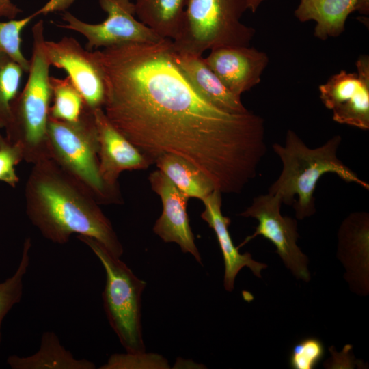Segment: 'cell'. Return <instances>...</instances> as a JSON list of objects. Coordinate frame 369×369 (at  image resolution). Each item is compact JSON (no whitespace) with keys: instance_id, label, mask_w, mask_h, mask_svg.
Wrapping results in <instances>:
<instances>
[{"instance_id":"obj_1","label":"cell","mask_w":369,"mask_h":369,"mask_svg":"<svg viewBox=\"0 0 369 369\" xmlns=\"http://www.w3.org/2000/svg\"><path fill=\"white\" fill-rule=\"evenodd\" d=\"M172 40L92 51L105 90L102 109L150 165L166 154L187 161L221 193H239L266 153L264 122L203 98L175 64Z\"/></svg>"},{"instance_id":"obj_2","label":"cell","mask_w":369,"mask_h":369,"mask_svg":"<svg viewBox=\"0 0 369 369\" xmlns=\"http://www.w3.org/2000/svg\"><path fill=\"white\" fill-rule=\"evenodd\" d=\"M24 195L26 214L46 239L62 245L72 234L89 236L115 256L122 255V245L99 204L53 160L33 164Z\"/></svg>"},{"instance_id":"obj_3","label":"cell","mask_w":369,"mask_h":369,"mask_svg":"<svg viewBox=\"0 0 369 369\" xmlns=\"http://www.w3.org/2000/svg\"><path fill=\"white\" fill-rule=\"evenodd\" d=\"M341 141L337 135L320 147L310 148L295 131L288 130L284 146H272L281 159L282 170L268 193L280 197L285 204H293L297 219H303L316 212L314 193L324 174H335L346 182L368 190L369 184L338 158Z\"/></svg>"},{"instance_id":"obj_4","label":"cell","mask_w":369,"mask_h":369,"mask_svg":"<svg viewBox=\"0 0 369 369\" xmlns=\"http://www.w3.org/2000/svg\"><path fill=\"white\" fill-rule=\"evenodd\" d=\"M44 21L32 27L33 50L27 82L11 105V115L5 137L22 147L23 160L32 165L50 158L47 143L52 91L51 64L44 50Z\"/></svg>"},{"instance_id":"obj_5","label":"cell","mask_w":369,"mask_h":369,"mask_svg":"<svg viewBox=\"0 0 369 369\" xmlns=\"http://www.w3.org/2000/svg\"><path fill=\"white\" fill-rule=\"evenodd\" d=\"M175 51L197 56L207 50L247 46L256 30L241 22L247 0H186Z\"/></svg>"},{"instance_id":"obj_6","label":"cell","mask_w":369,"mask_h":369,"mask_svg":"<svg viewBox=\"0 0 369 369\" xmlns=\"http://www.w3.org/2000/svg\"><path fill=\"white\" fill-rule=\"evenodd\" d=\"M47 143L51 159L86 189L99 204L122 201L100 176L98 132L91 109L85 105L80 118L74 122L49 117Z\"/></svg>"},{"instance_id":"obj_7","label":"cell","mask_w":369,"mask_h":369,"mask_svg":"<svg viewBox=\"0 0 369 369\" xmlns=\"http://www.w3.org/2000/svg\"><path fill=\"white\" fill-rule=\"evenodd\" d=\"M96 256L106 275L102 293L109 323L126 352L146 351L141 325V295L146 282L96 239L77 236Z\"/></svg>"},{"instance_id":"obj_8","label":"cell","mask_w":369,"mask_h":369,"mask_svg":"<svg viewBox=\"0 0 369 369\" xmlns=\"http://www.w3.org/2000/svg\"><path fill=\"white\" fill-rule=\"evenodd\" d=\"M107 17L100 23L84 22L69 12L62 16L59 27L76 31L87 40L86 49L106 48L128 43H150L163 39L135 17L130 0H98Z\"/></svg>"},{"instance_id":"obj_9","label":"cell","mask_w":369,"mask_h":369,"mask_svg":"<svg viewBox=\"0 0 369 369\" xmlns=\"http://www.w3.org/2000/svg\"><path fill=\"white\" fill-rule=\"evenodd\" d=\"M282 204L280 197L269 193L254 197L251 204L238 215L254 218L258 225L254 234L246 237L237 248L260 235L276 247V252L284 264L297 279L308 282L310 279L308 258L297 244L299 238L297 221L282 215Z\"/></svg>"},{"instance_id":"obj_10","label":"cell","mask_w":369,"mask_h":369,"mask_svg":"<svg viewBox=\"0 0 369 369\" xmlns=\"http://www.w3.org/2000/svg\"><path fill=\"white\" fill-rule=\"evenodd\" d=\"M357 72L344 70L331 76L318 87L320 98L340 124L369 129V57L357 59Z\"/></svg>"},{"instance_id":"obj_11","label":"cell","mask_w":369,"mask_h":369,"mask_svg":"<svg viewBox=\"0 0 369 369\" xmlns=\"http://www.w3.org/2000/svg\"><path fill=\"white\" fill-rule=\"evenodd\" d=\"M44 50L51 64L64 70L92 111L102 108L105 90L102 74L93 53L74 38L58 41L44 40Z\"/></svg>"},{"instance_id":"obj_12","label":"cell","mask_w":369,"mask_h":369,"mask_svg":"<svg viewBox=\"0 0 369 369\" xmlns=\"http://www.w3.org/2000/svg\"><path fill=\"white\" fill-rule=\"evenodd\" d=\"M148 180L163 205L162 213L153 226V232L164 242L178 244L183 253L191 254L202 264L187 212L189 197L159 169L151 172Z\"/></svg>"},{"instance_id":"obj_13","label":"cell","mask_w":369,"mask_h":369,"mask_svg":"<svg viewBox=\"0 0 369 369\" xmlns=\"http://www.w3.org/2000/svg\"><path fill=\"white\" fill-rule=\"evenodd\" d=\"M98 137V164L107 187L121 198L118 180L126 170L146 169L150 165L139 150L109 122L102 108L92 111Z\"/></svg>"},{"instance_id":"obj_14","label":"cell","mask_w":369,"mask_h":369,"mask_svg":"<svg viewBox=\"0 0 369 369\" xmlns=\"http://www.w3.org/2000/svg\"><path fill=\"white\" fill-rule=\"evenodd\" d=\"M204 59L225 86L239 97L260 83L269 62L265 52L250 46L215 49Z\"/></svg>"},{"instance_id":"obj_15","label":"cell","mask_w":369,"mask_h":369,"mask_svg":"<svg viewBox=\"0 0 369 369\" xmlns=\"http://www.w3.org/2000/svg\"><path fill=\"white\" fill-rule=\"evenodd\" d=\"M221 201V193L214 190L202 200L204 210L201 213V218L215 233L224 262L223 286L226 290L231 292L234 290L236 275L244 266L248 267L254 275L260 278L261 271L267 265L254 260L248 252L241 254L238 251L228 230L230 219L222 214Z\"/></svg>"},{"instance_id":"obj_16","label":"cell","mask_w":369,"mask_h":369,"mask_svg":"<svg viewBox=\"0 0 369 369\" xmlns=\"http://www.w3.org/2000/svg\"><path fill=\"white\" fill-rule=\"evenodd\" d=\"M172 56L182 74L206 100L229 113H241L248 111L241 97L225 86L202 56L178 52L174 47Z\"/></svg>"},{"instance_id":"obj_17","label":"cell","mask_w":369,"mask_h":369,"mask_svg":"<svg viewBox=\"0 0 369 369\" xmlns=\"http://www.w3.org/2000/svg\"><path fill=\"white\" fill-rule=\"evenodd\" d=\"M355 3L356 0H299L294 15L302 23L314 21V36L326 40L345 31L346 20L355 12Z\"/></svg>"},{"instance_id":"obj_18","label":"cell","mask_w":369,"mask_h":369,"mask_svg":"<svg viewBox=\"0 0 369 369\" xmlns=\"http://www.w3.org/2000/svg\"><path fill=\"white\" fill-rule=\"evenodd\" d=\"M7 362L13 369H94L87 359H78L60 342L53 331L42 333L37 352L27 357H8Z\"/></svg>"},{"instance_id":"obj_19","label":"cell","mask_w":369,"mask_h":369,"mask_svg":"<svg viewBox=\"0 0 369 369\" xmlns=\"http://www.w3.org/2000/svg\"><path fill=\"white\" fill-rule=\"evenodd\" d=\"M186 0H135L138 20L160 37L174 40L180 33Z\"/></svg>"},{"instance_id":"obj_20","label":"cell","mask_w":369,"mask_h":369,"mask_svg":"<svg viewBox=\"0 0 369 369\" xmlns=\"http://www.w3.org/2000/svg\"><path fill=\"white\" fill-rule=\"evenodd\" d=\"M154 164L182 193L202 201L215 189L208 178L193 165L179 156L166 154Z\"/></svg>"},{"instance_id":"obj_21","label":"cell","mask_w":369,"mask_h":369,"mask_svg":"<svg viewBox=\"0 0 369 369\" xmlns=\"http://www.w3.org/2000/svg\"><path fill=\"white\" fill-rule=\"evenodd\" d=\"M338 255L342 261H364L368 264L369 215L355 212L342 222L338 231Z\"/></svg>"},{"instance_id":"obj_22","label":"cell","mask_w":369,"mask_h":369,"mask_svg":"<svg viewBox=\"0 0 369 369\" xmlns=\"http://www.w3.org/2000/svg\"><path fill=\"white\" fill-rule=\"evenodd\" d=\"M53 104L50 107L49 117L55 120L74 122L84 109L83 98L69 77L57 78L50 76Z\"/></svg>"},{"instance_id":"obj_23","label":"cell","mask_w":369,"mask_h":369,"mask_svg":"<svg viewBox=\"0 0 369 369\" xmlns=\"http://www.w3.org/2000/svg\"><path fill=\"white\" fill-rule=\"evenodd\" d=\"M23 72L16 63L0 51V129L9 122L11 105L19 92Z\"/></svg>"},{"instance_id":"obj_24","label":"cell","mask_w":369,"mask_h":369,"mask_svg":"<svg viewBox=\"0 0 369 369\" xmlns=\"http://www.w3.org/2000/svg\"><path fill=\"white\" fill-rule=\"evenodd\" d=\"M31 240L27 238L23 243L22 255L18 266L12 276L0 283V344L2 340L1 325L10 309L20 302L23 294V277L30 263Z\"/></svg>"},{"instance_id":"obj_25","label":"cell","mask_w":369,"mask_h":369,"mask_svg":"<svg viewBox=\"0 0 369 369\" xmlns=\"http://www.w3.org/2000/svg\"><path fill=\"white\" fill-rule=\"evenodd\" d=\"M35 17L33 13L21 19L0 21V51L8 55L27 73L29 70L30 60L24 56L21 51L20 36L23 29Z\"/></svg>"},{"instance_id":"obj_26","label":"cell","mask_w":369,"mask_h":369,"mask_svg":"<svg viewBox=\"0 0 369 369\" xmlns=\"http://www.w3.org/2000/svg\"><path fill=\"white\" fill-rule=\"evenodd\" d=\"M101 369H168V361L162 355L153 353L137 352L115 353L100 367Z\"/></svg>"},{"instance_id":"obj_27","label":"cell","mask_w":369,"mask_h":369,"mask_svg":"<svg viewBox=\"0 0 369 369\" xmlns=\"http://www.w3.org/2000/svg\"><path fill=\"white\" fill-rule=\"evenodd\" d=\"M325 349L322 342L316 338H305L292 348L289 364L293 369H313L323 357Z\"/></svg>"},{"instance_id":"obj_28","label":"cell","mask_w":369,"mask_h":369,"mask_svg":"<svg viewBox=\"0 0 369 369\" xmlns=\"http://www.w3.org/2000/svg\"><path fill=\"white\" fill-rule=\"evenodd\" d=\"M23 160L21 146L10 141L0 133V182L14 188L19 181L15 167Z\"/></svg>"},{"instance_id":"obj_29","label":"cell","mask_w":369,"mask_h":369,"mask_svg":"<svg viewBox=\"0 0 369 369\" xmlns=\"http://www.w3.org/2000/svg\"><path fill=\"white\" fill-rule=\"evenodd\" d=\"M75 0H49L42 8L33 12L36 17L58 11H65Z\"/></svg>"},{"instance_id":"obj_30","label":"cell","mask_w":369,"mask_h":369,"mask_svg":"<svg viewBox=\"0 0 369 369\" xmlns=\"http://www.w3.org/2000/svg\"><path fill=\"white\" fill-rule=\"evenodd\" d=\"M22 10L11 0H0V17L14 19Z\"/></svg>"},{"instance_id":"obj_31","label":"cell","mask_w":369,"mask_h":369,"mask_svg":"<svg viewBox=\"0 0 369 369\" xmlns=\"http://www.w3.org/2000/svg\"><path fill=\"white\" fill-rule=\"evenodd\" d=\"M355 11L366 16L369 14V0H356Z\"/></svg>"},{"instance_id":"obj_32","label":"cell","mask_w":369,"mask_h":369,"mask_svg":"<svg viewBox=\"0 0 369 369\" xmlns=\"http://www.w3.org/2000/svg\"><path fill=\"white\" fill-rule=\"evenodd\" d=\"M266 0H247L248 10L254 13L257 11L260 5Z\"/></svg>"}]
</instances>
